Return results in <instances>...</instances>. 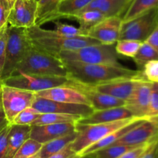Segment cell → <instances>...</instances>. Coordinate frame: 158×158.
<instances>
[{"label": "cell", "mask_w": 158, "mask_h": 158, "mask_svg": "<svg viewBox=\"0 0 158 158\" xmlns=\"http://www.w3.org/2000/svg\"><path fill=\"white\" fill-rule=\"evenodd\" d=\"M93 0H62L59 4L53 21L58 19H70L88 6ZM52 21V22H53Z\"/></svg>", "instance_id": "cb8c5ba5"}, {"label": "cell", "mask_w": 158, "mask_h": 158, "mask_svg": "<svg viewBox=\"0 0 158 158\" xmlns=\"http://www.w3.org/2000/svg\"><path fill=\"white\" fill-rule=\"evenodd\" d=\"M37 97L56 102L71 104H82L90 106L86 96L77 88L70 86H59L35 93Z\"/></svg>", "instance_id": "2e32d148"}, {"label": "cell", "mask_w": 158, "mask_h": 158, "mask_svg": "<svg viewBox=\"0 0 158 158\" xmlns=\"http://www.w3.org/2000/svg\"><path fill=\"white\" fill-rule=\"evenodd\" d=\"M80 155L76 153L72 149L71 144L68 145L58 153L49 156L48 158H79Z\"/></svg>", "instance_id": "f35d334b"}, {"label": "cell", "mask_w": 158, "mask_h": 158, "mask_svg": "<svg viewBox=\"0 0 158 158\" xmlns=\"http://www.w3.org/2000/svg\"><path fill=\"white\" fill-rule=\"evenodd\" d=\"M157 8H158V0H133L122 16V21L123 23H127Z\"/></svg>", "instance_id": "603a6c76"}, {"label": "cell", "mask_w": 158, "mask_h": 158, "mask_svg": "<svg viewBox=\"0 0 158 158\" xmlns=\"http://www.w3.org/2000/svg\"><path fill=\"white\" fill-rule=\"evenodd\" d=\"M42 114L32 107H29L20 112L12 121V124L15 125H32V122Z\"/></svg>", "instance_id": "d6a6232c"}, {"label": "cell", "mask_w": 158, "mask_h": 158, "mask_svg": "<svg viewBox=\"0 0 158 158\" xmlns=\"http://www.w3.org/2000/svg\"><path fill=\"white\" fill-rule=\"evenodd\" d=\"M106 18L103 13L95 9L81 11L73 15L70 19H74L80 23V27L88 33L89 29Z\"/></svg>", "instance_id": "4316f807"}, {"label": "cell", "mask_w": 158, "mask_h": 158, "mask_svg": "<svg viewBox=\"0 0 158 158\" xmlns=\"http://www.w3.org/2000/svg\"><path fill=\"white\" fill-rule=\"evenodd\" d=\"M132 2L133 0H93L81 11L95 9L103 13L106 17H122V14L125 13Z\"/></svg>", "instance_id": "d6986e66"}, {"label": "cell", "mask_w": 158, "mask_h": 158, "mask_svg": "<svg viewBox=\"0 0 158 158\" xmlns=\"http://www.w3.org/2000/svg\"><path fill=\"white\" fill-rule=\"evenodd\" d=\"M35 98V92L13 88L2 83L3 111L5 117L10 124L20 112L32 106Z\"/></svg>", "instance_id": "ba28073f"}, {"label": "cell", "mask_w": 158, "mask_h": 158, "mask_svg": "<svg viewBox=\"0 0 158 158\" xmlns=\"http://www.w3.org/2000/svg\"><path fill=\"white\" fill-rule=\"evenodd\" d=\"M142 117H132L110 122L97 124H82L76 122V130L78 133L75 140L71 143L72 149L79 155L87 147L101 140L116 130L134 122Z\"/></svg>", "instance_id": "277c9868"}, {"label": "cell", "mask_w": 158, "mask_h": 158, "mask_svg": "<svg viewBox=\"0 0 158 158\" xmlns=\"http://www.w3.org/2000/svg\"><path fill=\"white\" fill-rule=\"evenodd\" d=\"M158 24V8L122 24L120 40L144 42Z\"/></svg>", "instance_id": "9c48e42d"}, {"label": "cell", "mask_w": 158, "mask_h": 158, "mask_svg": "<svg viewBox=\"0 0 158 158\" xmlns=\"http://www.w3.org/2000/svg\"><path fill=\"white\" fill-rule=\"evenodd\" d=\"M29 158H41V157H40V156L39 153H36V154L33 155V156H30V157H29Z\"/></svg>", "instance_id": "bcb514c9"}, {"label": "cell", "mask_w": 158, "mask_h": 158, "mask_svg": "<svg viewBox=\"0 0 158 158\" xmlns=\"http://www.w3.org/2000/svg\"><path fill=\"white\" fill-rule=\"evenodd\" d=\"M69 86L80 90L88 99L89 105L95 110H103L115 107L124 106L126 101L100 92L86 85L70 80Z\"/></svg>", "instance_id": "5bb4252c"}, {"label": "cell", "mask_w": 158, "mask_h": 158, "mask_svg": "<svg viewBox=\"0 0 158 158\" xmlns=\"http://www.w3.org/2000/svg\"><path fill=\"white\" fill-rule=\"evenodd\" d=\"M150 119V118H144V119H137V120L134 121V122H131V123L128 124V125H125V126L116 130V131H114V133H110V134L108 135L107 136H106L105 138L102 139L101 140L98 141V142L96 143L91 145L90 147L85 149V150L80 153V156L90 154V153H94V152L97 151V150H101V149L105 148V147H109V146L113 145V144L115 143L117 140H119L120 138L123 137V136H124L127 133H128L130 130L134 128L136 125L140 124L142 121L145 120V119Z\"/></svg>", "instance_id": "44dd1931"}, {"label": "cell", "mask_w": 158, "mask_h": 158, "mask_svg": "<svg viewBox=\"0 0 158 158\" xmlns=\"http://www.w3.org/2000/svg\"><path fill=\"white\" fill-rule=\"evenodd\" d=\"M8 27L9 24L5 26L0 29V81H1L2 74L6 60V43L8 38Z\"/></svg>", "instance_id": "e575fe53"}, {"label": "cell", "mask_w": 158, "mask_h": 158, "mask_svg": "<svg viewBox=\"0 0 158 158\" xmlns=\"http://www.w3.org/2000/svg\"><path fill=\"white\" fill-rule=\"evenodd\" d=\"M57 57L62 60H72L89 64H110L120 66L115 44L102 43L89 45L75 50L60 51Z\"/></svg>", "instance_id": "5b68a950"}, {"label": "cell", "mask_w": 158, "mask_h": 158, "mask_svg": "<svg viewBox=\"0 0 158 158\" xmlns=\"http://www.w3.org/2000/svg\"><path fill=\"white\" fill-rule=\"evenodd\" d=\"M15 0H0V29L8 25V19Z\"/></svg>", "instance_id": "8d00e7d4"}, {"label": "cell", "mask_w": 158, "mask_h": 158, "mask_svg": "<svg viewBox=\"0 0 158 158\" xmlns=\"http://www.w3.org/2000/svg\"><path fill=\"white\" fill-rule=\"evenodd\" d=\"M141 158H158V139L153 143Z\"/></svg>", "instance_id": "b9f144b4"}, {"label": "cell", "mask_w": 158, "mask_h": 158, "mask_svg": "<svg viewBox=\"0 0 158 158\" xmlns=\"http://www.w3.org/2000/svg\"><path fill=\"white\" fill-rule=\"evenodd\" d=\"M122 24L121 16L106 17L89 29L87 37L97 40L102 44H115L120 40Z\"/></svg>", "instance_id": "7c38bea8"}, {"label": "cell", "mask_w": 158, "mask_h": 158, "mask_svg": "<svg viewBox=\"0 0 158 158\" xmlns=\"http://www.w3.org/2000/svg\"><path fill=\"white\" fill-rule=\"evenodd\" d=\"M156 141V140H155ZM154 141L148 143L143 144V145L138 146L137 147H134L132 150L126 152L125 153L122 154L118 158H141L143 155L147 152V150L150 148L152 143Z\"/></svg>", "instance_id": "74e56055"}, {"label": "cell", "mask_w": 158, "mask_h": 158, "mask_svg": "<svg viewBox=\"0 0 158 158\" xmlns=\"http://www.w3.org/2000/svg\"><path fill=\"white\" fill-rule=\"evenodd\" d=\"M77 135H78V133L74 132V133L65 135L61 137L45 143L43 144L40 152L38 153L39 155L41 158H48L49 156L58 153L68 145L72 143L76 139Z\"/></svg>", "instance_id": "7402d4cb"}, {"label": "cell", "mask_w": 158, "mask_h": 158, "mask_svg": "<svg viewBox=\"0 0 158 158\" xmlns=\"http://www.w3.org/2000/svg\"><path fill=\"white\" fill-rule=\"evenodd\" d=\"M9 125H10V123L6 117H0V132L2 131Z\"/></svg>", "instance_id": "7bdbcfd3"}, {"label": "cell", "mask_w": 158, "mask_h": 158, "mask_svg": "<svg viewBox=\"0 0 158 158\" xmlns=\"http://www.w3.org/2000/svg\"><path fill=\"white\" fill-rule=\"evenodd\" d=\"M81 116L72 114H63V113H42L34 121L31 125H46V124L56 123H76L82 119Z\"/></svg>", "instance_id": "484cf974"}, {"label": "cell", "mask_w": 158, "mask_h": 158, "mask_svg": "<svg viewBox=\"0 0 158 158\" xmlns=\"http://www.w3.org/2000/svg\"><path fill=\"white\" fill-rule=\"evenodd\" d=\"M36 1H39V0H36Z\"/></svg>", "instance_id": "7dc6e473"}, {"label": "cell", "mask_w": 158, "mask_h": 158, "mask_svg": "<svg viewBox=\"0 0 158 158\" xmlns=\"http://www.w3.org/2000/svg\"><path fill=\"white\" fill-rule=\"evenodd\" d=\"M152 82L142 79L137 81L134 91L126 101L124 106L133 113L135 117L150 118L148 116L150 98Z\"/></svg>", "instance_id": "4fadbf2b"}, {"label": "cell", "mask_w": 158, "mask_h": 158, "mask_svg": "<svg viewBox=\"0 0 158 158\" xmlns=\"http://www.w3.org/2000/svg\"><path fill=\"white\" fill-rule=\"evenodd\" d=\"M79 158H97V156H95L93 154H86V155H83V156H80Z\"/></svg>", "instance_id": "f6af8a7d"}, {"label": "cell", "mask_w": 158, "mask_h": 158, "mask_svg": "<svg viewBox=\"0 0 158 158\" xmlns=\"http://www.w3.org/2000/svg\"><path fill=\"white\" fill-rule=\"evenodd\" d=\"M148 116L150 118L158 117V83H152Z\"/></svg>", "instance_id": "d590c367"}, {"label": "cell", "mask_w": 158, "mask_h": 158, "mask_svg": "<svg viewBox=\"0 0 158 158\" xmlns=\"http://www.w3.org/2000/svg\"><path fill=\"white\" fill-rule=\"evenodd\" d=\"M144 42H147L148 44L151 45L158 53V24Z\"/></svg>", "instance_id": "60d3db41"}, {"label": "cell", "mask_w": 158, "mask_h": 158, "mask_svg": "<svg viewBox=\"0 0 158 158\" xmlns=\"http://www.w3.org/2000/svg\"><path fill=\"white\" fill-rule=\"evenodd\" d=\"M43 144L34 139H28L21 146L18 151L14 155L13 158H29L40 152Z\"/></svg>", "instance_id": "1f68e13d"}, {"label": "cell", "mask_w": 158, "mask_h": 158, "mask_svg": "<svg viewBox=\"0 0 158 158\" xmlns=\"http://www.w3.org/2000/svg\"><path fill=\"white\" fill-rule=\"evenodd\" d=\"M56 25V29L54 30L57 33L65 37H87V32L83 30L79 26L77 27L73 25L66 24L60 21H53Z\"/></svg>", "instance_id": "4dcf8cb0"}, {"label": "cell", "mask_w": 158, "mask_h": 158, "mask_svg": "<svg viewBox=\"0 0 158 158\" xmlns=\"http://www.w3.org/2000/svg\"><path fill=\"white\" fill-rule=\"evenodd\" d=\"M133 59L138 69L141 71L147 63L158 59V53L147 42H143Z\"/></svg>", "instance_id": "83f0119b"}, {"label": "cell", "mask_w": 158, "mask_h": 158, "mask_svg": "<svg viewBox=\"0 0 158 158\" xmlns=\"http://www.w3.org/2000/svg\"><path fill=\"white\" fill-rule=\"evenodd\" d=\"M0 117H5L2 107V82L0 81Z\"/></svg>", "instance_id": "ee69618b"}, {"label": "cell", "mask_w": 158, "mask_h": 158, "mask_svg": "<svg viewBox=\"0 0 158 158\" xmlns=\"http://www.w3.org/2000/svg\"><path fill=\"white\" fill-rule=\"evenodd\" d=\"M74 132H77L76 123L73 122L31 125L30 138L43 144Z\"/></svg>", "instance_id": "9a60e30c"}, {"label": "cell", "mask_w": 158, "mask_h": 158, "mask_svg": "<svg viewBox=\"0 0 158 158\" xmlns=\"http://www.w3.org/2000/svg\"><path fill=\"white\" fill-rule=\"evenodd\" d=\"M134 147H137L114 144V145L109 146V147H105V148L101 149V150H97V151L94 152L91 154L94 155L97 158H118L122 154L132 150Z\"/></svg>", "instance_id": "f1b7e54d"}, {"label": "cell", "mask_w": 158, "mask_h": 158, "mask_svg": "<svg viewBox=\"0 0 158 158\" xmlns=\"http://www.w3.org/2000/svg\"><path fill=\"white\" fill-rule=\"evenodd\" d=\"M142 42L132 40H119L115 43V49L119 55L133 57L138 51Z\"/></svg>", "instance_id": "f546056e"}, {"label": "cell", "mask_w": 158, "mask_h": 158, "mask_svg": "<svg viewBox=\"0 0 158 158\" xmlns=\"http://www.w3.org/2000/svg\"><path fill=\"white\" fill-rule=\"evenodd\" d=\"M69 80L86 85L105 84L123 79H145L140 70H132L123 65L89 64L72 60H62Z\"/></svg>", "instance_id": "6da1fadb"}, {"label": "cell", "mask_w": 158, "mask_h": 158, "mask_svg": "<svg viewBox=\"0 0 158 158\" xmlns=\"http://www.w3.org/2000/svg\"><path fill=\"white\" fill-rule=\"evenodd\" d=\"M27 33L34 47L56 57L60 51L79 49L89 45L100 43L89 37H63L54 29H43L37 25L27 29Z\"/></svg>", "instance_id": "7a4b0ae2"}, {"label": "cell", "mask_w": 158, "mask_h": 158, "mask_svg": "<svg viewBox=\"0 0 158 158\" xmlns=\"http://www.w3.org/2000/svg\"><path fill=\"white\" fill-rule=\"evenodd\" d=\"M10 126L11 124L6 127L2 131L0 132V158H4L5 154H6V148H7L8 135H9Z\"/></svg>", "instance_id": "ab89813d"}, {"label": "cell", "mask_w": 158, "mask_h": 158, "mask_svg": "<svg viewBox=\"0 0 158 158\" xmlns=\"http://www.w3.org/2000/svg\"><path fill=\"white\" fill-rule=\"evenodd\" d=\"M31 107L36 109L40 113L52 112L78 115L81 116L83 118L89 116L94 111L92 107L87 105L56 102V101L37 97L36 95Z\"/></svg>", "instance_id": "8fae6325"}, {"label": "cell", "mask_w": 158, "mask_h": 158, "mask_svg": "<svg viewBox=\"0 0 158 158\" xmlns=\"http://www.w3.org/2000/svg\"><path fill=\"white\" fill-rule=\"evenodd\" d=\"M32 47V45L28 36L27 29L9 26L6 60L1 81L15 74L19 64L26 57Z\"/></svg>", "instance_id": "8992f818"}, {"label": "cell", "mask_w": 158, "mask_h": 158, "mask_svg": "<svg viewBox=\"0 0 158 158\" xmlns=\"http://www.w3.org/2000/svg\"><path fill=\"white\" fill-rule=\"evenodd\" d=\"M31 125L11 124L4 158H13L21 146L30 138Z\"/></svg>", "instance_id": "ffe728a7"}, {"label": "cell", "mask_w": 158, "mask_h": 158, "mask_svg": "<svg viewBox=\"0 0 158 158\" xmlns=\"http://www.w3.org/2000/svg\"><path fill=\"white\" fill-rule=\"evenodd\" d=\"M139 80L142 79H123V80L115 81L96 85H88V86L91 87L100 92L127 101L134 91Z\"/></svg>", "instance_id": "e0dca14e"}, {"label": "cell", "mask_w": 158, "mask_h": 158, "mask_svg": "<svg viewBox=\"0 0 158 158\" xmlns=\"http://www.w3.org/2000/svg\"><path fill=\"white\" fill-rule=\"evenodd\" d=\"M19 72L67 77V71L62 60L33 46L26 57L17 66L15 74Z\"/></svg>", "instance_id": "3957f363"}, {"label": "cell", "mask_w": 158, "mask_h": 158, "mask_svg": "<svg viewBox=\"0 0 158 158\" xmlns=\"http://www.w3.org/2000/svg\"><path fill=\"white\" fill-rule=\"evenodd\" d=\"M143 77L148 81L158 83V59L147 63L141 70Z\"/></svg>", "instance_id": "836d02e7"}, {"label": "cell", "mask_w": 158, "mask_h": 158, "mask_svg": "<svg viewBox=\"0 0 158 158\" xmlns=\"http://www.w3.org/2000/svg\"><path fill=\"white\" fill-rule=\"evenodd\" d=\"M62 0H39L35 25L41 26L47 22L53 21L59 4Z\"/></svg>", "instance_id": "d4e9b609"}, {"label": "cell", "mask_w": 158, "mask_h": 158, "mask_svg": "<svg viewBox=\"0 0 158 158\" xmlns=\"http://www.w3.org/2000/svg\"><path fill=\"white\" fill-rule=\"evenodd\" d=\"M132 117L135 116L128 108L125 106H120L103 110H95L89 116L82 118L78 122L82 124H97L114 122Z\"/></svg>", "instance_id": "ac0fdd59"}, {"label": "cell", "mask_w": 158, "mask_h": 158, "mask_svg": "<svg viewBox=\"0 0 158 158\" xmlns=\"http://www.w3.org/2000/svg\"><path fill=\"white\" fill-rule=\"evenodd\" d=\"M37 10L36 0H15L8 19V24L12 27L29 29L35 25Z\"/></svg>", "instance_id": "30bf717a"}, {"label": "cell", "mask_w": 158, "mask_h": 158, "mask_svg": "<svg viewBox=\"0 0 158 158\" xmlns=\"http://www.w3.org/2000/svg\"><path fill=\"white\" fill-rule=\"evenodd\" d=\"M1 82L8 86L36 93L55 87L69 86L70 80L66 77L37 75L19 72Z\"/></svg>", "instance_id": "52a82bcc"}]
</instances>
